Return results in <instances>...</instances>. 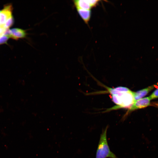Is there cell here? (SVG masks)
<instances>
[{
	"label": "cell",
	"mask_w": 158,
	"mask_h": 158,
	"mask_svg": "<svg viewBox=\"0 0 158 158\" xmlns=\"http://www.w3.org/2000/svg\"><path fill=\"white\" fill-rule=\"evenodd\" d=\"M111 95L113 101L116 105L108 109L105 112L122 108H128L135 101L133 91L125 87H116Z\"/></svg>",
	"instance_id": "1"
},
{
	"label": "cell",
	"mask_w": 158,
	"mask_h": 158,
	"mask_svg": "<svg viewBox=\"0 0 158 158\" xmlns=\"http://www.w3.org/2000/svg\"><path fill=\"white\" fill-rule=\"evenodd\" d=\"M108 126L103 129L101 134L95 158H118L111 151L107 139V132Z\"/></svg>",
	"instance_id": "2"
},
{
	"label": "cell",
	"mask_w": 158,
	"mask_h": 158,
	"mask_svg": "<svg viewBox=\"0 0 158 158\" xmlns=\"http://www.w3.org/2000/svg\"><path fill=\"white\" fill-rule=\"evenodd\" d=\"M150 97H148L142 98L135 101L133 104L128 108V110L123 117V120L131 112L148 106L150 105Z\"/></svg>",
	"instance_id": "3"
},
{
	"label": "cell",
	"mask_w": 158,
	"mask_h": 158,
	"mask_svg": "<svg viewBox=\"0 0 158 158\" xmlns=\"http://www.w3.org/2000/svg\"><path fill=\"white\" fill-rule=\"evenodd\" d=\"M12 6L11 4L5 5L0 12V24L3 25L7 20L12 16Z\"/></svg>",
	"instance_id": "4"
},
{
	"label": "cell",
	"mask_w": 158,
	"mask_h": 158,
	"mask_svg": "<svg viewBox=\"0 0 158 158\" xmlns=\"http://www.w3.org/2000/svg\"><path fill=\"white\" fill-rule=\"evenodd\" d=\"M73 3L76 9L91 10L93 7L91 0H76Z\"/></svg>",
	"instance_id": "5"
},
{
	"label": "cell",
	"mask_w": 158,
	"mask_h": 158,
	"mask_svg": "<svg viewBox=\"0 0 158 158\" xmlns=\"http://www.w3.org/2000/svg\"><path fill=\"white\" fill-rule=\"evenodd\" d=\"M156 85V84L153 85L136 92L133 91V95L135 101L142 98L154 89Z\"/></svg>",
	"instance_id": "6"
},
{
	"label": "cell",
	"mask_w": 158,
	"mask_h": 158,
	"mask_svg": "<svg viewBox=\"0 0 158 158\" xmlns=\"http://www.w3.org/2000/svg\"><path fill=\"white\" fill-rule=\"evenodd\" d=\"M11 38L16 40L25 38L26 35L25 30L19 28H13L10 29Z\"/></svg>",
	"instance_id": "7"
},
{
	"label": "cell",
	"mask_w": 158,
	"mask_h": 158,
	"mask_svg": "<svg viewBox=\"0 0 158 158\" xmlns=\"http://www.w3.org/2000/svg\"><path fill=\"white\" fill-rule=\"evenodd\" d=\"M76 9L78 13L83 20L86 23H88L91 16V10Z\"/></svg>",
	"instance_id": "8"
},
{
	"label": "cell",
	"mask_w": 158,
	"mask_h": 158,
	"mask_svg": "<svg viewBox=\"0 0 158 158\" xmlns=\"http://www.w3.org/2000/svg\"><path fill=\"white\" fill-rule=\"evenodd\" d=\"M14 22V18L13 16L9 18L3 25L4 28L5 29L9 28L12 26Z\"/></svg>",
	"instance_id": "9"
},
{
	"label": "cell",
	"mask_w": 158,
	"mask_h": 158,
	"mask_svg": "<svg viewBox=\"0 0 158 158\" xmlns=\"http://www.w3.org/2000/svg\"><path fill=\"white\" fill-rule=\"evenodd\" d=\"M10 37L3 35L0 36V44H7V41Z\"/></svg>",
	"instance_id": "10"
},
{
	"label": "cell",
	"mask_w": 158,
	"mask_h": 158,
	"mask_svg": "<svg viewBox=\"0 0 158 158\" xmlns=\"http://www.w3.org/2000/svg\"><path fill=\"white\" fill-rule=\"evenodd\" d=\"M151 100L158 98V88L156 90L149 96Z\"/></svg>",
	"instance_id": "11"
},
{
	"label": "cell",
	"mask_w": 158,
	"mask_h": 158,
	"mask_svg": "<svg viewBox=\"0 0 158 158\" xmlns=\"http://www.w3.org/2000/svg\"><path fill=\"white\" fill-rule=\"evenodd\" d=\"M0 25H1L0 24Z\"/></svg>",
	"instance_id": "12"
}]
</instances>
